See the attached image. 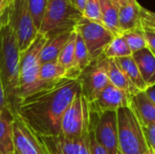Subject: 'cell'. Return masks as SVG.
<instances>
[{"instance_id": "cell-1", "label": "cell", "mask_w": 155, "mask_h": 154, "mask_svg": "<svg viewBox=\"0 0 155 154\" xmlns=\"http://www.w3.org/2000/svg\"><path fill=\"white\" fill-rule=\"evenodd\" d=\"M81 91L78 79L63 77L21 99L16 115L40 136L58 135L63 115Z\"/></svg>"}, {"instance_id": "cell-2", "label": "cell", "mask_w": 155, "mask_h": 154, "mask_svg": "<svg viewBox=\"0 0 155 154\" xmlns=\"http://www.w3.org/2000/svg\"><path fill=\"white\" fill-rule=\"evenodd\" d=\"M20 54L8 4L0 16V80L7 110L13 117L16 115L17 106L21 101Z\"/></svg>"}, {"instance_id": "cell-3", "label": "cell", "mask_w": 155, "mask_h": 154, "mask_svg": "<svg viewBox=\"0 0 155 154\" xmlns=\"http://www.w3.org/2000/svg\"><path fill=\"white\" fill-rule=\"evenodd\" d=\"M118 151L123 154H143L149 150L143 128L134 110L123 107L116 111Z\"/></svg>"}, {"instance_id": "cell-4", "label": "cell", "mask_w": 155, "mask_h": 154, "mask_svg": "<svg viewBox=\"0 0 155 154\" xmlns=\"http://www.w3.org/2000/svg\"><path fill=\"white\" fill-rule=\"evenodd\" d=\"M83 14L76 10L69 0H48L39 33L49 38L54 34L74 30Z\"/></svg>"}, {"instance_id": "cell-5", "label": "cell", "mask_w": 155, "mask_h": 154, "mask_svg": "<svg viewBox=\"0 0 155 154\" xmlns=\"http://www.w3.org/2000/svg\"><path fill=\"white\" fill-rule=\"evenodd\" d=\"M45 34L38 33L33 44L20 54V94L21 99L33 93L45 84L39 79L40 54L46 43Z\"/></svg>"}, {"instance_id": "cell-6", "label": "cell", "mask_w": 155, "mask_h": 154, "mask_svg": "<svg viewBox=\"0 0 155 154\" xmlns=\"http://www.w3.org/2000/svg\"><path fill=\"white\" fill-rule=\"evenodd\" d=\"M91 126L89 103L80 91L63 115L60 134L68 139H77L88 135Z\"/></svg>"}, {"instance_id": "cell-7", "label": "cell", "mask_w": 155, "mask_h": 154, "mask_svg": "<svg viewBox=\"0 0 155 154\" xmlns=\"http://www.w3.org/2000/svg\"><path fill=\"white\" fill-rule=\"evenodd\" d=\"M9 7L18 47L20 53H23L33 44L39 31L33 21L28 0L9 1Z\"/></svg>"}, {"instance_id": "cell-8", "label": "cell", "mask_w": 155, "mask_h": 154, "mask_svg": "<svg viewBox=\"0 0 155 154\" xmlns=\"http://www.w3.org/2000/svg\"><path fill=\"white\" fill-rule=\"evenodd\" d=\"M75 31L83 38L91 62L104 55V53L115 37L102 24L82 17L75 25Z\"/></svg>"}, {"instance_id": "cell-9", "label": "cell", "mask_w": 155, "mask_h": 154, "mask_svg": "<svg viewBox=\"0 0 155 154\" xmlns=\"http://www.w3.org/2000/svg\"><path fill=\"white\" fill-rule=\"evenodd\" d=\"M105 60L106 58L103 55L92 61L78 77L81 92L89 103L94 102L101 91L110 83L106 73Z\"/></svg>"}, {"instance_id": "cell-10", "label": "cell", "mask_w": 155, "mask_h": 154, "mask_svg": "<svg viewBox=\"0 0 155 154\" xmlns=\"http://www.w3.org/2000/svg\"><path fill=\"white\" fill-rule=\"evenodd\" d=\"M91 119L94 136L98 143L107 151L108 154H117L118 133L116 112L106 111L99 114L91 112Z\"/></svg>"}, {"instance_id": "cell-11", "label": "cell", "mask_w": 155, "mask_h": 154, "mask_svg": "<svg viewBox=\"0 0 155 154\" xmlns=\"http://www.w3.org/2000/svg\"><path fill=\"white\" fill-rule=\"evenodd\" d=\"M14 147L18 154H49L39 135L17 115L13 122Z\"/></svg>"}, {"instance_id": "cell-12", "label": "cell", "mask_w": 155, "mask_h": 154, "mask_svg": "<svg viewBox=\"0 0 155 154\" xmlns=\"http://www.w3.org/2000/svg\"><path fill=\"white\" fill-rule=\"evenodd\" d=\"M131 97L124 92L109 83L97 95L96 99L89 103L90 111L99 114L106 111H114L130 106Z\"/></svg>"}, {"instance_id": "cell-13", "label": "cell", "mask_w": 155, "mask_h": 154, "mask_svg": "<svg viewBox=\"0 0 155 154\" xmlns=\"http://www.w3.org/2000/svg\"><path fill=\"white\" fill-rule=\"evenodd\" d=\"M141 9L142 5L137 0H134L129 4L119 7L118 23L122 34L124 32L143 27Z\"/></svg>"}, {"instance_id": "cell-14", "label": "cell", "mask_w": 155, "mask_h": 154, "mask_svg": "<svg viewBox=\"0 0 155 154\" xmlns=\"http://www.w3.org/2000/svg\"><path fill=\"white\" fill-rule=\"evenodd\" d=\"M132 56L147 87H153L155 85V55L153 52L149 47H145L134 53Z\"/></svg>"}, {"instance_id": "cell-15", "label": "cell", "mask_w": 155, "mask_h": 154, "mask_svg": "<svg viewBox=\"0 0 155 154\" xmlns=\"http://www.w3.org/2000/svg\"><path fill=\"white\" fill-rule=\"evenodd\" d=\"M130 107L135 113L142 125L155 123V104L144 91L139 92L131 98Z\"/></svg>"}, {"instance_id": "cell-16", "label": "cell", "mask_w": 155, "mask_h": 154, "mask_svg": "<svg viewBox=\"0 0 155 154\" xmlns=\"http://www.w3.org/2000/svg\"><path fill=\"white\" fill-rule=\"evenodd\" d=\"M74 31V30L60 33L47 38V41L45 44L40 54L41 64L47 62L57 60L62 49L70 39Z\"/></svg>"}, {"instance_id": "cell-17", "label": "cell", "mask_w": 155, "mask_h": 154, "mask_svg": "<svg viewBox=\"0 0 155 154\" xmlns=\"http://www.w3.org/2000/svg\"><path fill=\"white\" fill-rule=\"evenodd\" d=\"M105 68L109 82L114 84L118 89L124 92L131 98L139 93V91L133 85V84L128 80L124 72L117 65L114 59L105 60Z\"/></svg>"}, {"instance_id": "cell-18", "label": "cell", "mask_w": 155, "mask_h": 154, "mask_svg": "<svg viewBox=\"0 0 155 154\" xmlns=\"http://www.w3.org/2000/svg\"><path fill=\"white\" fill-rule=\"evenodd\" d=\"M102 16V25L114 36L122 35L118 23L119 6L112 0H99Z\"/></svg>"}, {"instance_id": "cell-19", "label": "cell", "mask_w": 155, "mask_h": 154, "mask_svg": "<svg viewBox=\"0 0 155 154\" xmlns=\"http://www.w3.org/2000/svg\"><path fill=\"white\" fill-rule=\"evenodd\" d=\"M117 65L120 67V69L124 72V74L126 75L128 80L133 84V85L139 91L143 92L145 91L148 87L146 84L144 83L141 73L138 69V66L136 63L134 62L133 56H126L122 58L114 59Z\"/></svg>"}, {"instance_id": "cell-20", "label": "cell", "mask_w": 155, "mask_h": 154, "mask_svg": "<svg viewBox=\"0 0 155 154\" xmlns=\"http://www.w3.org/2000/svg\"><path fill=\"white\" fill-rule=\"evenodd\" d=\"M13 122L14 117L7 109L3 110L0 115V143L12 152L14 147V134H13Z\"/></svg>"}, {"instance_id": "cell-21", "label": "cell", "mask_w": 155, "mask_h": 154, "mask_svg": "<svg viewBox=\"0 0 155 154\" xmlns=\"http://www.w3.org/2000/svg\"><path fill=\"white\" fill-rule=\"evenodd\" d=\"M65 70L60 65L57 60L51 61L41 64L39 72V79L43 84L56 81L64 77Z\"/></svg>"}, {"instance_id": "cell-22", "label": "cell", "mask_w": 155, "mask_h": 154, "mask_svg": "<svg viewBox=\"0 0 155 154\" xmlns=\"http://www.w3.org/2000/svg\"><path fill=\"white\" fill-rule=\"evenodd\" d=\"M132 54L133 53L123 35L115 36L104 53V56L107 59H117Z\"/></svg>"}, {"instance_id": "cell-23", "label": "cell", "mask_w": 155, "mask_h": 154, "mask_svg": "<svg viewBox=\"0 0 155 154\" xmlns=\"http://www.w3.org/2000/svg\"><path fill=\"white\" fill-rule=\"evenodd\" d=\"M75 38H76V31L74 29L73 34L71 35L68 42L65 44L64 48L62 49L57 61L60 65L65 70V73L70 70L74 64V49H75Z\"/></svg>"}, {"instance_id": "cell-24", "label": "cell", "mask_w": 155, "mask_h": 154, "mask_svg": "<svg viewBox=\"0 0 155 154\" xmlns=\"http://www.w3.org/2000/svg\"><path fill=\"white\" fill-rule=\"evenodd\" d=\"M122 35L129 45L133 54L145 47H148L143 27L124 32Z\"/></svg>"}, {"instance_id": "cell-25", "label": "cell", "mask_w": 155, "mask_h": 154, "mask_svg": "<svg viewBox=\"0 0 155 154\" xmlns=\"http://www.w3.org/2000/svg\"><path fill=\"white\" fill-rule=\"evenodd\" d=\"M47 3L48 0H28L29 9L33 17V21L38 31L45 13Z\"/></svg>"}, {"instance_id": "cell-26", "label": "cell", "mask_w": 155, "mask_h": 154, "mask_svg": "<svg viewBox=\"0 0 155 154\" xmlns=\"http://www.w3.org/2000/svg\"><path fill=\"white\" fill-rule=\"evenodd\" d=\"M83 16L88 20L102 24L101 8L99 0H87Z\"/></svg>"}, {"instance_id": "cell-27", "label": "cell", "mask_w": 155, "mask_h": 154, "mask_svg": "<svg viewBox=\"0 0 155 154\" xmlns=\"http://www.w3.org/2000/svg\"><path fill=\"white\" fill-rule=\"evenodd\" d=\"M142 25L143 27L151 29L155 32V13L142 6L141 9Z\"/></svg>"}, {"instance_id": "cell-28", "label": "cell", "mask_w": 155, "mask_h": 154, "mask_svg": "<svg viewBox=\"0 0 155 154\" xmlns=\"http://www.w3.org/2000/svg\"><path fill=\"white\" fill-rule=\"evenodd\" d=\"M142 125V124H141ZM143 132L149 147V150L153 151L155 149V123L149 125H142Z\"/></svg>"}, {"instance_id": "cell-29", "label": "cell", "mask_w": 155, "mask_h": 154, "mask_svg": "<svg viewBox=\"0 0 155 154\" xmlns=\"http://www.w3.org/2000/svg\"><path fill=\"white\" fill-rule=\"evenodd\" d=\"M89 147L91 154H108L107 151L96 141L93 126H91V129L89 131Z\"/></svg>"}, {"instance_id": "cell-30", "label": "cell", "mask_w": 155, "mask_h": 154, "mask_svg": "<svg viewBox=\"0 0 155 154\" xmlns=\"http://www.w3.org/2000/svg\"><path fill=\"white\" fill-rule=\"evenodd\" d=\"M143 33H144V36H145L148 47L153 52H155V32L143 26Z\"/></svg>"}, {"instance_id": "cell-31", "label": "cell", "mask_w": 155, "mask_h": 154, "mask_svg": "<svg viewBox=\"0 0 155 154\" xmlns=\"http://www.w3.org/2000/svg\"><path fill=\"white\" fill-rule=\"evenodd\" d=\"M71 5L76 9L78 10L80 13H84V8H85V5H86V1L87 0H69Z\"/></svg>"}, {"instance_id": "cell-32", "label": "cell", "mask_w": 155, "mask_h": 154, "mask_svg": "<svg viewBox=\"0 0 155 154\" xmlns=\"http://www.w3.org/2000/svg\"><path fill=\"white\" fill-rule=\"evenodd\" d=\"M0 109L5 110L7 109V105H6V102H5V93H4V90H3V85L0 80Z\"/></svg>"}, {"instance_id": "cell-33", "label": "cell", "mask_w": 155, "mask_h": 154, "mask_svg": "<svg viewBox=\"0 0 155 154\" xmlns=\"http://www.w3.org/2000/svg\"><path fill=\"white\" fill-rule=\"evenodd\" d=\"M145 93L149 97V99L155 104V88L153 87H148L145 91Z\"/></svg>"}, {"instance_id": "cell-34", "label": "cell", "mask_w": 155, "mask_h": 154, "mask_svg": "<svg viewBox=\"0 0 155 154\" xmlns=\"http://www.w3.org/2000/svg\"><path fill=\"white\" fill-rule=\"evenodd\" d=\"M8 4H9V0H0V16L7 7Z\"/></svg>"}, {"instance_id": "cell-35", "label": "cell", "mask_w": 155, "mask_h": 154, "mask_svg": "<svg viewBox=\"0 0 155 154\" xmlns=\"http://www.w3.org/2000/svg\"><path fill=\"white\" fill-rule=\"evenodd\" d=\"M15 152L10 151L8 148H6L3 143H0V154H15Z\"/></svg>"}, {"instance_id": "cell-36", "label": "cell", "mask_w": 155, "mask_h": 154, "mask_svg": "<svg viewBox=\"0 0 155 154\" xmlns=\"http://www.w3.org/2000/svg\"><path fill=\"white\" fill-rule=\"evenodd\" d=\"M112 1H113L114 3H115V4L120 7V6H123V5H127V4L133 2L134 0H112Z\"/></svg>"}, {"instance_id": "cell-37", "label": "cell", "mask_w": 155, "mask_h": 154, "mask_svg": "<svg viewBox=\"0 0 155 154\" xmlns=\"http://www.w3.org/2000/svg\"><path fill=\"white\" fill-rule=\"evenodd\" d=\"M143 154H153V152H152V151H151V150H148L146 152H144Z\"/></svg>"}, {"instance_id": "cell-38", "label": "cell", "mask_w": 155, "mask_h": 154, "mask_svg": "<svg viewBox=\"0 0 155 154\" xmlns=\"http://www.w3.org/2000/svg\"><path fill=\"white\" fill-rule=\"evenodd\" d=\"M152 152H153V154H155V149H154V150H153V151H152Z\"/></svg>"}, {"instance_id": "cell-39", "label": "cell", "mask_w": 155, "mask_h": 154, "mask_svg": "<svg viewBox=\"0 0 155 154\" xmlns=\"http://www.w3.org/2000/svg\"><path fill=\"white\" fill-rule=\"evenodd\" d=\"M117 154H123V153H122V152H121L120 151H118V152H117Z\"/></svg>"}, {"instance_id": "cell-40", "label": "cell", "mask_w": 155, "mask_h": 154, "mask_svg": "<svg viewBox=\"0 0 155 154\" xmlns=\"http://www.w3.org/2000/svg\"><path fill=\"white\" fill-rule=\"evenodd\" d=\"M2 112H3V111H2V110L0 109V115H1V113H2Z\"/></svg>"}, {"instance_id": "cell-41", "label": "cell", "mask_w": 155, "mask_h": 154, "mask_svg": "<svg viewBox=\"0 0 155 154\" xmlns=\"http://www.w3.org/2000/svg\"><path fill=\"white\" fill-rule=\"evenodd\" d=\"M15 154H18V153H17V152H15Z\"/></svg>"}, {"instance_id": "cell-42", "label": "cell", "mask_w": 155, "mask_h": 154, "mask_svg": "<svg viewBox=\"0 0 155 154\" xmlns=\"http://www.w3.org/2000/svg\"><path fill=\"white\" fill-rule=\"evenodd\" d=\"M153 54H154V55H155V52H153Z\"/></svg>"}, {"instance_id": "cell-43", "label": "cell", "mask_w": 155, "mask_h": 154, "mask_svg": "<svg viewBox=\"0 0 155 154\" xmlns=\"http://www.w3.org/2000/svg\"><path fill=\"white\" fill-rule=\"evenodd\" d=\"M9 1H13V0H9Z\"/></svg>"}]
</instances>
